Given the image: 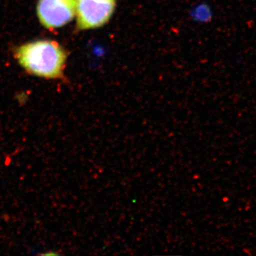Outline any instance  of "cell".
I'll return each instance as SVG.
<instances>
[{"label": "cell", "instance_id": "1", "mask_svg": "<svg viewBox=\"0 0 256 256\" xmlns=\"http://www.w3.org/2000/svg\"><path fill=\"white\" fill-rule=\"evenodd\" d=\"M18 64L28 74L48 79L62 78L67 54L58 42L40 40L25 44L15 52Z\"/></svg>", "mask_w": 256, "mask_h": 256}, {"label": "cell", "instance_id": "2", "mask_svg": "<svg viewBox=\"0 0 256 256\" xmlns=\"http://www.w3.org/2000/svg\"><path fill=\"white\" fill-rule=\"evenodd\" d=\"M116 0H77V26L79 30L101 28L114 14Z\"/></svg>", "mask_w": 256, "mask_h": 256}, {"label": "cell", "instance_id": "3", "mask_svg": "<svg viewBox=\"0 0 256 256\" xmlns=\"http://www.w3.org/2000/svg\"><path fill=\"white\" fill-rule=\"evenodd\" d=\"M77 0H40L37 14L40 22L48 30L60 28L73 20Z\"/></svg>", "mask_w": 256, "mask_h": 256}]
</instances>
